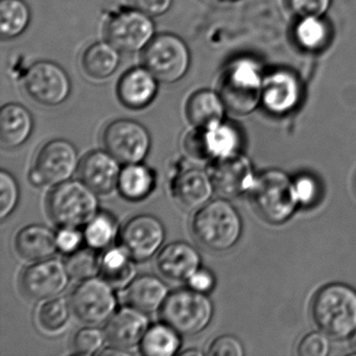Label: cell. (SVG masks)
<instances>
[{"label": "cell", "instance_id": "obj_1", "mask_svg": "<svg viewBox=\"0 0 356 356\" xmlns=\"http://www.w3.org/2000/svg\"><path fill=\"white\" fill-rule=\"evenodd\" d=\"M191 233L195 241L209 251H228L241 238L243 220L230 202L213 200L195 210Z\"/></svg>", "mask_w": 356, "mask_h": 356}, {"label": "cell", "instance_id": "obj_2", "mask_svg": "<svg viewBox=\"0 0 356 356\" xmlns=\"http://www.w3.org/2000/svg\"><path fill=\"white\" fill-rule=\"evenodd\" d=\"M312 316L322 332L343 339L356 331V291L343 283H330L316 293Z\"/></svg>", "mask_w": 356, "mask_h": 356}, {"label": "cell", "instance_id": "obj_3", "mask_svg": "<svg viewBox=\"0 0 356 356\" xmlns=\"http://www.w3.org/2000/svg\"><path fill=\"white\" fill-rule=\"evenodd\" d=\"M264 76L251 58L233 60L222 70L218 93L227 110L236 115H248L261 104Z\"/></svg>", "mask_w": 356, "mask_h": 356}, {"label": "cell", "instance_id": "obj_4", "mask_svg": "<svg viewBox=\"0 0 356 356\" xmlns=\"http://www.w3.org/2000/svg\"><path fill=\"white\" fill-rule=\"evenodd\" d=\"M249 193L254 209L268 224L287 222L300 205L293 180L282 170H268L256 176Z\"/></svg>", "mask_w": 356, "mask_h": 356}, {"label": "cell", "instance_id": "obj_5", "mask_svg": "<svg viewBox=\"0 0 356 356\" xmlns=\"http://www.w3.org/2000/svg\"><path fill=\"white\" fill-rule=\"evenodd\" d=\"M97 195L83 181H65L47 195V214L60 228L85 227L99 213Z\"/></svg>", "mask_w": 356, "mask_h": 356}, {"label": "cell", "instance_id": "obj_6", "mask_svg": "<svg viewBox=\"0 0 356 356\" xmlns=\"http://www.w3.org/2000/svg\"><path fill=\"white\" fill-rule=\"evenodd\" d=\"M213 312V304L207 293L189 287L170 291L160 309V316L180 334L195 335L209 326Z\"/></svg>", "mask_w": 356, "mask_h": 356}, {"label": "cell", "instance_id": "obj_7", "mask_svg": "<svg viewBox=\"0 0 356 356\" xmlns=\"http://www.w3.org/2000/svg\"><path fill=\"white\" fill-rule=\"evenodd\" d=\"M191 51L181 37L172 33L156 35L143 51V63L159 82H178L188 72Z\"/></svg>", "mask_w": 356, "mask_h": 356}, {"label": "cell", "instance_id": "obj_8", "mask_svg": "<svg viewBox=\"0 0 356 356\" xmlns=\"http://www.w3.org/2000/svg\"><path fill=\"white\" fill-rule=\"evenodd\" d=\"M79 165L76 147L66 139H54L39 149L29 178L35 186H56L70 180Z\"/></svg>", "mask_w": 356, "mask_h": 356}, {"label": "cell", "instance_id": "obj_9", "mask_svg": "<svg viewBox=\"0 0 356 356\" xmlns=\"http://www.w3.org/2000/svg\"><path fill=\"white\" fill-rule=\"evenodd\" d=\"M118 303L115 289L101 276L81 281L70 296L72 312L90 325L107 323L118 310Z\"/></svg>", "mask_w": 356, "mask_h": 356}, {"label": "cell", "instance_id": "obj_10", "mask_svg": "<svg viewBox=\"0 0 356 356\" xmlns=\"http://www.w3.org/2000/svg\"><path fill=\"white\" fill-rule=\"evenodd\" d=\"M103 145L120 163H140L147 158L152 147L149 131L133 120H113L103 132Z\"/></svg>", "mask_w": 356, "mask_h": 356}, {"label": "cell", "instance_id": "obj_11", "mask_svg": "<svg viewBox=\"0 0 356 356\" xmlns=\"http://www.w3.org/2000/svg\"><path fill=\"white\" fill-rule=\"evenodd\" d=\"M155 36V24L151 16L139 10L127 9L108 20L105 37L120 53L143 51Z\"/></svg>", "mask_w": 356, "mask_h": 356}, {"label": "cell", "instance_id": "obj_12", "mask_svg": "<svg viewBox=\"0 0 356 356\" xmlns=\"http://www.w3.org/2000/svg\"><path fill=\"white\" fill-rule=\"evenodd\" d=\"M24 88L31 99L47 107L61 105L70 97L72 82L59 64L39 61L33 64L24 76Z\"/></svg>", "mask_w": 356, "mask_h": 356}, {"label": "cell", "instance_id": "obj_13", "mask_svg": "<svg viewBox=\"0 0 356 356\" xmlns=\"http://www.w3.org/2000/svg\"><path fill=\"white\" fill-rule=\"evenodd\" d=\"M207 172L214 191L226 199L249 193L256 179L252 162L239 152L225 157L214 158L208 166Z\"/></svg>", "mask_w": 356, "mask_h": 356}, {"label": "cell", "instance_id": "obj_14", "mask_svg": "<svg viewBox=\"0 0 356 356\" xmlns=\"http://www.w3.org/2000/svg\"><path fill=\"white\" fill-rule=\"evenodd\" d=\"M65 262L57 258L35 261L20 275L19 286L29 299L42 301L58 297L70 282Z\"/></svg>", "mask_w": 356, "mask_h": 356}, {"label": "cell", "instance_id": "obj_15", "mask_svg": "<svg viewBox=\"0 0 356 356\" xmlns=\"http://www.w3.org/2000/svg\"><path fill=\"white\" fill-rule=\"evenodd\" d=\"M120 243L136 261L153 257L165 239V229L159 218L152 214H138L128 220L120 230Z\"/></svg>", "mask_w": 356, "mask_h": 356}, {"label": "cell", "instance_id": "obj_16", "mask_svg": "<svg viewBox=\"0 0 356 356\" xmlns=\"http://www.w3.org/2000/svg\"><path fill=\"white\" fill-rule=\"evenodd\" d=\"M170 188L175 202L188 211L203 207L214 193L208 172L197 166L185 164L175 170L170 179Z\"/></svg>", "mask_w": 356, "mask_h": 356}, {"label": "cell", "instance_id": "obj_17", "mask_svg": "<svg viewBox=\"0 0 356 356\" xmlns=\"http://www.w3.org/2000/svg\"><path fill=\"white\" fill-rule=\"evenodd\" d=\"M301 97V82L293 72L278 70L264 76L261 105L270 114H289L299 105Z\"/></svg>", "mask_w": 356, "mask_h": 356}, {"label": "cell", "instance_id": "obj_18", "mask_svg": "<svg viewBox=\"0 0 356 356\" xmlns=\"http://www.w3.org/2000/svg\"><path fill=\"white\" fill-rule=\"evenodd\" d=\"M149 326L147 314L126 305L107 321L104 331L111 347L128 351L140 345Z\"/></svg>", "mask_w": 356, "mask_h": 356}, {"label": "cell", "instance_id": "obj_19", "mask_svg": "<svg viewBox=\"0 0 356 356\" xmlns=\"http://www.w3.org/2000/svg\"><path fill=\"white\" fill-rule=\"evenodd\" d=\"M120 162L109 152H90L79 165V176L89 188L99 195H108L118 189Z\"/></svg>", "mask_w": 356, "mask_h": 356}, {"label": "cell", "instance_id": "obj_20", "mask_svg": "<svg viewBox=\"0 0 356 356\" xmlns=\"http://www.w3.org/2000/svg\"><path fill=\"white\" fill-rule=\"evenodd\" d=\"M162 276L172 281H187L200 268L199 252L191 243L174 241L162 248L156 260Z\"/></svg>", "mask_w": 356, "mask_h": 356}, {"label": "cell", "instance_id": "obj_21", "mask_svg": "<svg viewBox=\"0 0 356 356\" xmlns=\"http://www.w3.org/2000/svg\"><path fill=\"white\" fill-rule=\"evenodd\" d=\"M158 82L159 81L145 66L131 68L118 81L116 89L118 99L128 109H145L157 97Z\"/></svg>", "mask_w": 356, "mask_h": 356}, {"label": "cell", "instance_id": "obj_22", "mask_svg": "<svg viewBox=\"0 0 356 356\" xmlns=\"http://www.w3.org/2000/svg\"><path fill=\"white\" fill-rule=\"evenodd\" d=\"M122 291V301L127 306L147 314L160 312L170 293L164 281L154 275L135 277Z\"/></svg>", "mask_w": 356, "mask_h": 356}, {"label": "cell", "instance_id": "obj_23", "mask_svg": "<svg viewBox=\"0 0 356 356\" xmlns=\"http://www.w3.org/2000/svg\"><path fill=\"white\" fill-rule=\"evenodd\" d=\"M34 120L24 106L11 103L0 110V143L5 149L22 147L32 135Z\"/></svg>", "mask_w": 356, "mask_h": 356}, {"label": "cell", "instance_id": "obj_24", "mask_svg": "<svg viewBox=\"0 0 356 356\" xmlns=\"http://www.w3.org/2000/svg\"><path fill=\"white\" fill-rule=\"evenodd\" d=\"M15 249L30 261L49 259L58 251L57 233L43 225L24 227L16 235Z\"/></svg>", "mask_w": 356, "mask_h": 356}, {"label": "cell", "instance_id": "obj_25", "mask_svg": "<svg viewBox=\"0 0 356 356\" xmlns=\"http://www.w3.org/2000/svg\"><path fill=\"white\" fill-rule=\"evenodd\" d=\"M226 110L220 93L210 89L195 91L185 106L189 124L199 129H207L224 122Z\"/></svg>", "mask_w": 356, "mask_h": 356}, {"label": "cell", "instance_id": "obj_26", "mask_svg": "<svg viewBox=\"0 0 356 356\" xmlns=\"http://www.w3.org/2000/svg\"><path fill=\"white\" fill-rule=\"evenodd\" d=\"M135 259L122 245L108 248L101 256L99 276L114 289H124L136 277Z\"/></svg>", "mask_w": 356, "mask_h": 356}, {"label": "cell", "instance_id": "obj_27", "mask_svg": "<svg viewBox=\"0 0 356 356\" xmlns=\"http://www.w3.org/2000/svg\"><path fill=\"white\" fill-rule=\"evenodd\" d=\"M156 180V172L143 162L124 164L118 179V191L128 201L140 202L153 193Z\"/></svg>", "mask_w": 356, "mask_h": 356}, {"label": "cell", "instance_id": "obj_28", "mask_svg": "<svg viewBox=\"0 0 356 356\" xmlns=\"http://www.w3.org/2000/svg\"><path fill=\"white\" fill-rule=\"evenodd\" d=\"M120 51L107 40L89 45L83 54V70L95 80L111 76L120 67Z\"/></svg>", "mask_w": 356, "mask_h": 356}, {"label": "cell", "instance_id": "obj_29", "mask_svg": "<svg viewBox=\"0 0 356 356\" xmlns=\"http://www.w3.org/2000/svg\"><path fill=\"white\" fill-rule=\"evenodd\" d=\"M200 132L207 159L232 155L241 147V134L229 122H222L207 129H200Z\"/></svg>", "mask_w": 356, "mask_h": 356}, {"label": "cell", "instance_id": "obj_30", "mask_svg": "<svg viewBox=\"0 0 356 356\" xmlns=\"http://www.w3.org/2000/svg\"><path fill=\"white\" fill-rule=\"evenodd\" d=\"M181 335L176 329L162 321L151 325L141 341L140 351L147 356H172L181 348Z\"/></svg>", "mask_w": 356, "mask_h": 356}, {"label": "cell", "instance_id": "obj_31", "mask_svg": "<svg viewBox=\"0 0 356 356\" xmlns=\"http://www.w3.org/2000/svg\"><path fill=\"white\" fill-rule=\"evenodd\" d=\"M31 22V10L24 0H0V35L14 39L26 32Z\"/></svg>", "mask_w": 356, "mask_h": 356}, {"label": "cell", "instance_id": "obj_32", "mask_svg": "<svg viewBox=\"0 0 356 356\" xmlns=\"http://www.w3.org/2000/svg\"><path fill=\"white\" fill-rule=\"evenodd\" d=\"M295 38L305 51H318L325 47L328 41L329 29L323 17H302L296 26Z\"/></svg>", "mask_w": 356, "mask_h": 356}, {"label": "cell", "instance_id": "obj_33", "mask_svg": "<svg viewBox=\"0 0 356 356\" xmlns=\"http://www.w3.org/2000/svg\"><path fill=\"white\" fill-rule=\"evenodd\" d=\"M118 235L115 218L107 212H99L85 226L84 237L87 245L93 249L109 248Z\"/></svg>", "mask_w": 356, "mask_h": 356}, {"label": "cell", "instance_id": "obj_34", "mask_svg": "<svg viewBox=\"0 0 356 356\" xmlns=\"http://www.w3.org/2000/svg\"><path fill=\"white\" fill-rule=\"evenodd\" d=\"M72 312L70 301L68 302L65 298H51L39 307L37 321L43 330L57 332L67 325Z\"/></svg>", "mask_w": 356, "mask_h": 356}, {"label": "cell", "instance_id": "obj_35", "mask_svg": "<svg viewBox=\"0 0 356 356\" xmlns=\"http://www.w3.org/2000/svg\"><path fill=\"white\" fill-rule=\"evenodd\" d=\"M93 248H81L78 251L68 255L65 261L70 278L81 281L97 277L101 270V256Z\"/></svg>", "mask_w": 356, "mask_h": 356}, {"label": "cell", "instance_id": "obj_36", "mask_svg": "<svg viewBox=\"0 0 356 356\" xmlns=\"http://www.w3.org/2000/svg\"><path fill=\"white\" fill-rule=\"evenodd\" d=\"M106 341L105 331L97 327H84L74 334L72 350L76 355H95L101 353Z\"/></svg>", "mask_w": 356, "mask_h": 356}, {"label": "cell", "instance_id": "obj_37", "mask_svg": "<svg viewBox=\"0 0 356 356\" xmlns=\"http://www.w3.org/2000/svg\"><path fill=\"white\" fill-rule=\"evenodd\" d=\"M19 201V186L10 172H0V218L6 220L13 213Z\"/></svg>", "mask_w": 356, "mask_h": 356}, {"label": "cell", "instance_id": "obj_38", "mask_svg": "<svg viewBox=\"0 0 356 356\" xmlns=\"http://www.w3.org/2000/svg\"><path fill=\"white\" fill-rule=\"evenodd\" d=\"M330 352V341L324 332H310L303 337L298 346L301 356H326Z\"/></svg>", "mask_w": 356, "mask_h": 356}, {"label": "cell", "instance_id": "obj_39", "mask_svg": "<svg viewBox=\"0 0 356 356\" xmlns=\"http://www.w3.org/2000/svg\"><path fill=\"white\" fill-rule=\"evenodd\" d=\"M289 9L300 18L307 16L323 17L331 6V0H287Z\"/></svg>", "mask_w": 356, "mask_h": 356}, {"label": "cell", "instance_id": "obj_40", "mask_svg": "<svg viewBox=\"0 0 356 356\" xmlns=\"http://www.w3.org/2000/svg\"><path fill=\"white\" fill-rule=\"evenodd\" d=\"M208 354L211 356H243V343L234 335H222L210 343Z\"/></svg>", "mask_w": 356, "mask_h": 356}, {"label": "cell", "instance_id": "obj_41", "mask_svg": "<svg viewBox=\"0 0 356 356\" xmlns=\"http://www.w3.org/2000/svg\"><path fill=\"white\" fill-rule=\"evenodd\" d=\"M296 195L300 205L310 206L318 200V182L314 177L302 175L293 180Z\"/></svg>", "mask_w": 356, "mask_h": 356}, {"label": "cell", "instance_id": "obj_42", "mask_svg": "<svg viewBox=\"0 0 356 356\" xmlns=\"http://www.w3.org/2000/svg\"><path fill=\"white\" fill-rule=\"evenodd\" d=\"M85 241L84 232L79 231V228H60L57 233L58 250L66 255L74 253L82 247Z\"/></svg>", "mask_w": 356, "mask_h": 356}, {"label": "cell", "instance_id": "obj_43", "mask_svg": "<svg viewBox=\"0 0 356 356\" xmlns=\"http://www.w3.org/2000/svg\"><path fill=\"white\" fill-rule=\"evenodd\" d=\"M174 0H130L131 5L143 13L156 17L168 13Z\"/></svg>", "mask_w": 356, "mask_h": 356}, {"label": "cell", "instance_id": "obj_44", "mask_svg": "<svg viewBox=\"0 0 356 356\" xmlns=\"http://www.w3.org/2000/svg\"><path fill=\"white\" fill-rule=\"evenodd\" d=\"M188 286L193 291L200 293H208L216 286V278L214 275L206 268H200L191 278L187 280Z\"/></svg>", "mask_w": 356, "mask_h": 356}, {"label": "cell", "instance_id": "obj_45", "mask_svg": "<svg viewBox=\"0 0 356 356\" xmlns=\"http://www.w3.org/2000/svg\"><path fill=\"white\" fill-rule=\"evenodd\" d=\"M182 355H203V352L197 349H189L187 351L182 352Z\"/></svg>", "mask_w": 356, "mask_h": 356}, {"label": "cell", "instance_id": "obj_46", "mask_svg": "<svg viewBox=\"0 0 356 356\" xmlns=\"http://www.w3.org/2000/svg\"><path fill=\"white\" fill-rule=\"evenodd\" d=\"M350 347L354 354H356V331L350 337Z\"/></svg>", "mask_w": 356, "mask_h": 356}, {"label": "cell", "instance_id": "obj_47", "mask_svg": "<svg viewBox=\"0 0 356 356\" xmlns=\"http://www.w3.org/2000/svg\"><path fill=\"white\" fill-rule=\"evenodd\" d=\"M354 186H355V191H356V177H355V181H354Z\"/></svg>", "mask_w": 356, "mask_h": 356}, {"label": "cell", "instance_id": "obj_48", "mask_svg": "<svg viewBox=\"0 0 356 356\" xmlns=\"http://www.w3.org/2000/svg\"><path fill=\"white\" fill-rule=\"evenodd\" d=\"M228 1H235V0H228Z\"/></svg>", "mask_w": 356, "mask_h": 356}]
</instances>
